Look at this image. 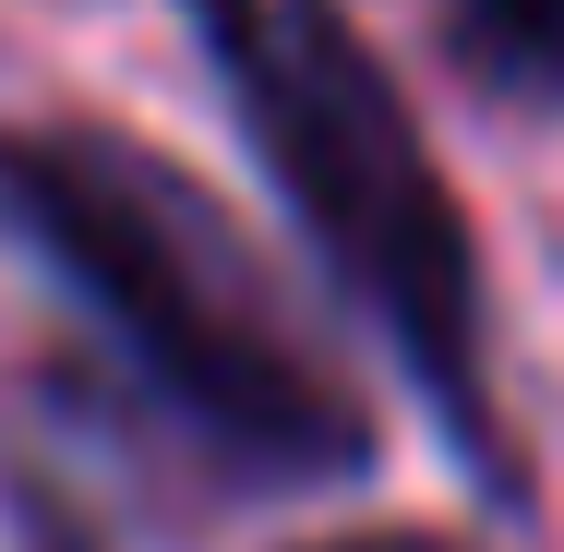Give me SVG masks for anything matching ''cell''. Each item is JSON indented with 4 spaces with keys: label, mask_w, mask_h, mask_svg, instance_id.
Returning a JSON list of instances; mask_svg holds the SVG:
<instances>
[{
    "label": "cell",
    "mask_w": 564,
    "mask_h": 552,
    "mask_svg": "<svg viewBox=\"0 0 564 552\" xmlns=\"http://www.w3.org/2000/svg\"><path fill=\"white\" fill-rule=\"evenodd\" d=\"M0 228L132 348L169 421L252 480H348L372 468V409L264 313L252 252L217 205L97 120H0Z\"/></svg>",
    "instance_id": "1"
},
{
    "label": "cell",
    "mask_w": 564,
    "mask_h": 552,
    "mask_svg": "<svg viewBox=\"0 0 564 552\" xmlns=\"http://www.w3.org/2000/svg\"><path fill=\"white\" fill-rule=\"evenodd\" d=\"M193 24L217 48L228 97H240L252 156L276 169V193L325 240V264L372 301V325L397 336L409 385L445 409L456 456L505 505H529V468H517L505 409H492L480 240L456 217L445 169H433L421 120L397 97V73L360 48V24H348L337 0H193Z\"/></svg>",
    "instance_id": "2"
},
{
    "label": "cell",
    "mask_w": 564,
    "mask_h": 552,
    "mask_svg": "<svg viewBox=\"0 0 564 552\" xmlns=\"http://www.w3.org/2000/svg\"><path fill=\"white\" fill-rule=\"evenodd\" d=\"M301 552H468L445 529H337V541H301Z\"/></svg>",
    "instance_id": "3"
}]
</instances>
